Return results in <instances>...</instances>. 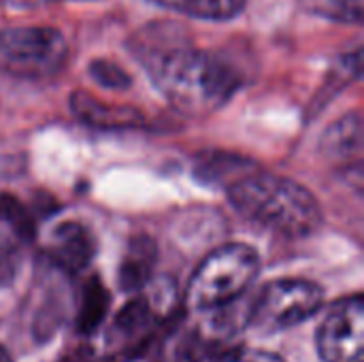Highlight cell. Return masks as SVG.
Instances as JSON below:
<instances>
[{
	"mask_svg": "<svg viewBox=\"0 0 364 362\" xmlns=\"http://www.w3.org/2000/svg\"><path fill=\"white\" fill-rule=\"evenodd\" d=\"M109 312V292L100 284V280H90L85 284L81 307H79V331L81 333H94Z\"/></svg>",
	"mask_w": 364,
	"mask_h": 362,
	"instance_id": "cell-15",
	"label": "cell"
},
{
	"mask_svg": "<svg viewBox=\"0 0 364 362\" xmlns=\"http://www.w3.org/2000/svg\"><path fill=\"white\" fill-rule=\"evenodd\" d=\"M162 316L164 309L160 303H156L151 297H136L117 314L113 333L124 341H143V337L154 331Z\"/></svg>",
	"mask_w": 364,
	"mask_h": 362,
	"instance_id": "cell-10",
	"label": "cell"
},
{
	"mask_svg": "<svg viewBox=\"0 0 364 362\" xmlns=\"http://www.w3.org/2000/svg\"><path fill=\"white\" fill-rule=\"evenodd\" d=\"M363 139V117L358 111H354L324 130L320 149L331 160H350L360 156Z\"/></svg>",
	"mask_w": 364,
	"mask_h": 362,
	"instance_id": "cell-11",
	"label": "cell"
},
{
	"mask_svg": "<svg viewBox=\"0 0 364 362\" xmlns=\"http://www.w3.org/2000/svg\"><path fill=\"white\" fill-rule=\"evenodd\" d=\"M318 352L324 362L364 361L363 297H350L335 303L318 329Z\"/></svg>",
	"mask_w": 364,
	"mask_h": 362,
	"instance_id": "cell-6",
	"label": "cell"
},
{
	"mask_svg": "<svg viewBox=\"0 0 364 362\" xmlns=\"http://www.w3.org/2000/svg\"><path fill=\"white\" fill-rule=\"evenodd\" d=\"M149 2L160 9L205 19V21H228L239 13H243V9L247 6V0H149Z\"/></svg>",
	"mask_w": 364,
	"mask_h": 362,
	"instance_id": "cell-13",
	"label": "cell"
},
{
	"mask_svg": "<svg viewBox=\"0 0 364 362\" xmlns=\"http://www.w3.org/2000/svg\"><path fill=\"white\" fill-rule=\"evenodd\" d=\"M328 15L339 17L343 21H363V0H331Z\"/></svg>",
	"mask_w": 364,
	"mask_h": 362,
	"instance_id": "cell-19",
	"label": "cell"
},
{
	"mask_svg": "<svg viewBox=\"0 0 364 362\" xmlns=\"http://www.w3.org/2000/svg\"><path fill=\"white\" fill-rule=\"evenodd\" d=\"M0 2L9 4V6H19V9H28V6L41 4V0H0Z\"/></svg>",
	"mask_w": 364,
	"mask_h": 362,
	"instance_id": "cell-21",
	"label": "cell"
},
{
	"mask_svg": "<svg viewBox=\"0 0 364 362\" xmlns=\"http://www.w3.org/2000/svg\"><path fill=\"white\" fill-rule=\"evenodd\" d=\"M0 362H11L9 361V354L4 352V348H2V346H0Z\"/></svg>",
	"mask_w": 364,
	"mask_h": 362,
	"instance_id": "cell-22",
	"label": "cell"
},
{
	"mask_svg": "<svg viewBox=\"0 0 364 362\" xmlns=\"http://www.w3.org/2000/svg\"><path fill=\"white\" fill-rule=\"evenodd\" d=\"M68 60L64 34L49 26H17L0 30V70L21 79H43L60 73Z\"/></svg>",
	"mask_w": 364,
	"mask_h": 362,
	"instance_id": "cell-4",
	"label": "cell"
},
{
	"mask_svg": "<svg viewBox=\"0 0 364 362\" xmlns=\"http://www.w3.org/2000/svg\"><path fill=\"white\" fill-rule=\"evenodd\" d=\"M232 362H284L279 356L275 354H269V352H258V350H252V352H239Z\"/></svg>",
	"mask_w": 364,
	"mask_h": 362,
	"instance_id": "cell-20",
	"label": "cell"
},
{
	"mask_svg": "<svg viewBox=\"0 0 364 362\" xmlns=\"http://www.w3.org/2000/svg\"><path fill=\"white\" fill-rule=\"evenodd\" d=\"M226 194L239 215L284 237H307L322 224L318 198L290 177L254 171L230 183Z\"/></svg>",
	"mask_w": 364,
	"mask_h": 362,
	"instance_id": "cell-2",
	"label": "cell"
},
{
	"mask_svg": "<svg viewBox=\"0 0 364 362\" xmlns=\"http://www.w3.org/2000/svg\"><path fill=\"white\" fill-rule=\"evenodd\" d=\"M90 77L98 85L109 87V90H128L132 83L130 75L111 60H94L90 64Z\"/></svg>",
	"mask_w": 364,
	"mask_h": 362,
	"instance_id": "cell-17",
	"label": "cell"
},
{
	"mask_svg": "<svg viewBox=\"0 0 364 362\" xmlns=\"http://www.w3.org/2000/svg\"><path fill=\"white\" fill-rule=\"evenodd\" d=\"M70 111L83 124L100 130H130L141 128L145 124V115L139 109L128 105L105 102L81 90L70 94Z\"/></svg>",
	"mask_w": 364,
	"mask_h": 362,
	"instance_id": "cell-8",
	"label": "cell"
},
{
	"mask_svg": "<svg viewBox=\"0 0 364 362\" xmlns=\"http://www.w3.org/2000/svg\"><path fill=\"white\" fill-rule=\"evenodd\" d=\"M360 75H363V51L356 49V51L343 55V58L337 62V66L328 73L326 83L322 85L320 94H318V96L314 98V102H311L314 115H318V113L326 107V102L333 100L346 85H350L352 81L360 79Z\"/></svg>",
	"mask_w": 364,
	"mask_h": 362,
	"instance_id": "cell-14",
	"label": "cell"
},
{
	"mask_svg": "<svg viewBox=\"0 0 364 362\" xmlns=\"http://www.w3.org/2000/svg\"><path fill=\"white\" fill-rule=\"evenodd\" d=\"M260 256L245 243H228L211 252L194 271L186 303L194 312H215L235 303L258 277Z\"/></svg>",
	"mask_w": 364,
	"mask_h": 362,
	"instance_id": "cell-3",
	"label": "cell"
},
{
	"mask_svg": "<svg viewBox=\"0 0 364 362\" xmlns=\"http://www.w3.org/2000/svg\"><path fill=\"white\" fill-rule=\"evenodd\" d=\"M324 290L307 280H277L267 284L247 314V326L273 335L307 322L320 312Z\"/></svg>",
	"mask_w": 364,
	"mask_h": 362,
	"instance_id": "cell-5",
	"label": "cell"
},
{
	"mask_svg": "<svg viewBox=\"0 0 364 362\" xmlns=\"http://www.w3.org/2000/svg\"><path fill=\"white\" fill-rule=\"evenodd\" d=\"M258 171L254 162L247 158L235 156V154H222V151H211L205 154L196 160L194 166V177L207 186H224L228 188L237 179L245 177L247 173Z\"/></svg>",
	"mask_w": 364,
	"mask_h": 362,
	"instance_id": "cell-12",
	"label": "cell"
},
{
	"mask_svg": "<svg viewBox=\"0 0 364 362\" xmlns=\"http://www.w3.org/2000/svg\"><path fill=\"white\" fill-rule=\"evenodd\" d=\"M49 256L60 269L81 273L96 256V239L81 222H62L49 237Z\"/></svg>",
	"mask_w": 364,
	"mask_h": 362,
	"instance_id": "cell-7",
	"label": "cell"
},
{
	"mask_svg": "<svg viewBox=\"0 0 364 362\" xmlns=\"http://www.w3.org/2000/svg\"><path fill=\"white\" fill-rule=\"evenodd\" d=\"M0 224L9 226V230L19 239H30L34 233L30 213L17 198L9 194H0Z\"/></svg>",
	"mask_w": 364,
	"mask_h": 362,
	"instance_id": "cell-16",
	"label": "cell"
},
{
	"mask_svg": "<svg viewBox=\"0 0 364 362\" xmlns=\"http://www.w3.org/2000/svg\"><path fill=\"white\" fill-rule=\"evenodd\" d=\"M158 260V247L151 237L136 235L128 241V247L122 256L119 269H117V282L122 290L136 292L151 280L154 267Z\"/></svg>",
	"mask_w": 364,
	"mask_h": 362,
	"instance_id": "cell-9",
	"label": "cell"
},
{
	"mask_svg": "<svg viewBox=\"0 0 364 362\" xmlns=\"http://www.w3.org/2000/svg\"><path fill=\"white\" fill-rule=\"evenodd\" d=\"M19 252L11 241H0V286H9L17 273Z\"/></svg>",
	"mask_w": 364,
	"mask_h": 362,
	"instance_id": "cell-18",
	"label": "cell"
},
{
	"mask_svg": "<svg viewBox=\"0 0 364 362\" xmlns=\"http://www.w3.org/2000/svg\"><path fill=\"white\" fill-rule=\"evenodd\" d=\"M136 58L171 107L190 117L213 113L241 87V77L228 62L183 43L141 45Z\"/></svg>",
	"mask_w": 364,
	"mask_h": 362,
	"instance_id": "cell-1",
	"label": "cell"
}]
</instances>
